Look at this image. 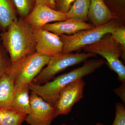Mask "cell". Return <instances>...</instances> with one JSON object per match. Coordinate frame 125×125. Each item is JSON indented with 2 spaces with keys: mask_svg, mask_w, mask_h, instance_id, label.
Here are the masks:
<instances>
[{
  "mask_svg": "<svg viewBox=\"0 0 125 125\" xmlns=\"http://www.w3.org/2000/svg\"><path fill=\"white\" fill-rule=\"evenodd\" d=\"M0 39L11 63L36 52L33 29L22 18L13 21L6 31L1 32Z\"/></svg>",
  "mask_w": 125,
  "mask_h": 125,
  "instance_id": "obj_1",
  "label": "cell"
},
{
  "mask_svg": "<svg viewBox=\"0 0 125 125\" xmlns=\"http://www.w3.org/2000/svg\"><path fill=\"white\" fill-rule=\"evenodd\" d=\"M106 64V61L103 59L86 61L81 67L57 76L52 81L41 85L30 83L29 84L30 89L47 102L52 104L63 88L78 79L94 73Z\"/></svg>",
  "mask_w": 125,
  "mask_h": 125,
  "instance_id": "obj_2",
  "label": "cell"
},
{
  "mask_svg": "<svg viewBox=\"0 0 125 125\" xmlns=\"http://www.w3.org/2000/svg\"><path fill=\"white\" fill-rule=\"evenodd\" d=\"M83 50L105 58L109 69L117 74L118 80L121 83L125 82V66L120 60L121 57L125 62V51L113 40L111 33L106 34L97 42L84 47Z\"/></svg>",
  "mask_w": 125,
  "mask_h": 125,
  "instance_id": "obj_3",
  "label": "cell"
},
{
  "mask_svg": "<svg viewBox=\"0 0 125 125\" xmlns=\"http://www.w3.org/2000/svg\"><path fill=\"white\" fill-rule=\"evenodd\" d=\"M120 24L118 21L113 19L100 27L83 30L72 35H60L59 37L63 43L62 54L83 50L84 47L97 42L106 34L111 33L114 29Z\"/></svg>",
  "mask_w": 125,
  "mask_h": 125,
  "instance_id": "obj_4",
  "label": "cell"
},
{
  "mask_svg": "<svg viewBox=\"0 0 125 125\" xmlns=\"http://www.w3.org/2000/svg\"><path fill=\"white\" fill-rule=\"evenodd\" d=\"M51 56L36 52L11 63L7 72L14 78L15 85L29 84L49 62Z\"/></svg>",
  "mask_w": 125,
  "mask_h": 125,
  "instance_id": "obj_5",
  "label": "cell"
},
{
  "mask_svg": "<svg viewBox=\"0 0 125 125\" xmlns=\"http://www.w3.org/2000/svg\"><path fill=\"white\" fill-rule=\"evenodd\" d=\"M96 56V54L94 53L85 52L75 54L70 52L51 56L46 67L42 70L32 83L38 85L43 84L67 67L84 62L88 58Z\"/></svg>",
  "mask_w": 125,
  "mask_h": 125,
  "instance_id": "obj_6",
  "label": "cell"
},
{
  "mask_svg": "<svg viewBox=\"0 0 125 125\" xmlns=\"http://www.w3.org/2000/svg\"><path fill=\"white\" fill-rule=\"evenodd\" d=\"M85 84L83 78H80L61 90L56 100L52 104L55 118L60 115L69 114L74 105L83 98Z\"/></svg>",
  "mask_w": 125,
  "mask_h": 125,
  "instance_id": "obj_7",
  "label": "cell"
},
{
  "mask_svg": "<svg viewBox=\"0 0 125 125\" xmlns=\"http://www.w3.org/2000/svg\"><path fill=\"white\" fill-rule=\"evenodd\" d=\"M30 111L25 121L29 125H50L55 118L51 104L47 102L37 94L31 92L29 95Z\"/></svg>",
  "mask_w": 125,
  "mask_h": 125,
  "instance_id": "obj_8",
  "label": "cell"
},
{
  "mask_svg": "<svg viewBox=\"0 0 125 125\" xmlns=\"http://www.w3.org/2000/svg\"><path fill=\"white\" fill-rule=\"evenodd\" d=\"M36 52L54 56L62 54L63 43L59 36L42 28L33 29Z\"/></svg>",
  "mask_w": 125,
  "mask_h": 125,
  "instance_id": "obj_9",
  "label": "cell"
},
{
  "mask_svg": "<svg viewBox=\"0 0 125 125\" xmlns=\"http://www.w3.org/2000/svg\"><path fill=\"white\" fill-rule=\"evenodd\" d=\"M67 20L68 18L64 13L37 3L32 11L24 19L25 22L33 29L42 28L51 22Z\"/></svg>",
  "mask_w": 125,
  "mask_h": 125,
  "instance_id": "obj_10",
  "label": "cell"
},
{
  "mask_svg": "<svg viewBox=\"0 0 125 125\" xmlns=\"http://www.w3.org/2000/svg\"><path fill=\"white\" fill-rule=\"evenodd\" d=\"M94 27L90 23L67 20L56 22L52 23L47 24L42 28L59 36L62 34L72 35L81 30L90 29Z\"/></svg>",
  "mask_w": 125,
  "mask_h": 125,
  "instance_id": "obj_11",
  "label": "cell"
},
{
  "mask_svg": "<svg viewBox=\"0 0 125 125\" xmlns=\"http://www.w3.org/2000/svg\"><path fill=\"white\" fill-rule=\"evenodd\" d=\"M90 1L88 19L89 23L94 27L102 26L114 19L104 0H90Z\"/></svg>",
  "mask_w": 125,
  "mask_h": 125,
  "instance_id": "obj_12",
  "label": "cell"
},
{
  "mask_svg": "<svg viewBox=\"0 0 125 125\" xmlns=\"http://www.w3.org/2000/svg\"><path fill=\"white\" fill-rule=\"evenodd\" d=\"M28 84L21 83L15 86L10 108L18 112L28 115L30 111Z\"/></svg>",
  "mask_w": 125,
  "mask_h": 125,
  "instance_id": "obj_13",
  "label": "cell"
},
{
  "mask_svg": "<svg viewBox=\"0 0 125 125\" xmlns=\"http://www.w3.org/2000/svg\"><path fill=\"white\" fill-rule=\"evenodd\" d=\"M15 86L13 77L7 72L0 77V108H10Z\"/></svg>",
  "mask_w": 125,
  "mask_h": 125,
  "instance_id": "obj_14",
  "label": "cell"
},
{
  "mask_svg": "<svg viewBox=\"0 0 125 125\" xmlns=\"http://www.w3.org/2000/svg\"><path fill=\"white\" fill-rule=\"evenodd\" d=\"M13 0H0V31H6L10 24L18 18Z\"/></svg>",
  "mask_w": 125,
  "mask_h": 125,
  "instance_id": "obj_15",
  "label": "cell"
},
{
  "mask_svg": "<svg viewBox=\"0 0 125 125\" xmlns=\"http://www.w3.org/2000/svg\"><path fill=\"white\" fill-rule=\"evenodd\" d=\"M90 3V0H76L65 13L68 20L87 23Z\"/></svg>",
  "mask_w": 125,
  "mask_h": 125,
  "instance_id": "obj_16",
  "label": "cell"
},
{
  "mask_svg": "<svg viewBox=\"0 0 125 125\" xmlns=\"http://www.w3.org/2000/svg\"><path fill=\"white\" fill-rule=\"evenodd\" d=\"M114 18L125 26V0H104Z\"/></svg>",
  "mask_w": 125,
  "mask_h": 125,
  "instance_id": "obj_17",
  "label": "cell"
},
{
  "mask_svg": "<svg viewBox=\"0 0 125 125\" xmlns=\"http://www.w3.org/2000/svg\"><path fill=\"white\" fill-rule=\"evenodd\" d=\"M27 115L10 108L5 109L0 125H21L25 121Z\"/></svg>",
  "mask_w": 125,
  "mask_h": 125,
  "instance_id": "obj_18",
  "label": "cell"
},
{
  "mask_svg": "<svg viewBox=\"0 0 125 125\" xmlns=\"http://www.w3.org/2000/svg\"><path fill=\"white\" fill-rule=\"evenodd\" d=\"M18 14L20 18L24 19L35 7L36 0H13Z\"/></svg>",
  "mask_w": 125,
  "mask_h": 125,
  "instance_id": "obj_19",
  "label": "cell"
},
{
  "mask_svg": "<svg viewBox=\"0 0 125 125\" xmlns=\"http://www.w3.org/2000/svg\"><path fill=\"white\" fill-rule=\"evenodd\" d=\"M11 63L9 54L2 46L0 39V77L7 71Z\"/></svg>",
  "mask_w": 125,
  "mask_h": 125,
  "instance_id": "obj_20",
  "label": "cell"
},
{
  "mask_svg": "<svg viewBox=\"0 0 125 125\" xmlns=\"http://www.w3.org/2000/svg\"><path fill=\"white\" fill-rule=\"evenodd\" d=\"M112 37L125 51V27L120 24L114 29L111 33Z\"/></svg>",
  "mask_w": 125,
  "mask_h": 125,
  "instance_id": "obj_21",
  "label": "cell"
},
{
  "mask_svg": "<svg viewBox=\"0 0 125 125\" xmlns=\"http://www.w3.org/2000/svg\"><path fill=\"white\" fill-rule=\"evenodd\" d=\"M115 116L112 125H125V105L120 103L115 104Z\"/></svg>",
  "mask_w": 125,
  "mask_h": 125,
  "instance_id": "obj_22",
  "label": "cell"
},
{
  "mask_svg": "<svg viewBox=\"0 0 125 125\" xmlns=\"http://www.w3.org/2000/svg\"><path fill=\"white\" fill-rule=\"evenodd\" d=\"M76 0H55L56 10L65 13Z\"/></svg>",
  "mask_w": 125,
  "mask_h": 125,
  "instance_id": "obj_23",
  "label": "cell"
},
{
  "mask_svg": "<svg viewBox=\"0 0 125 125\" xmlns=\"http://www.w3.org/2000/svg\"><path fill=\"white\" fill-rule=\"evenodd\" d=\"M114 92L121 99L123 104H125V82L122 83L120 86L114 90Z\"/></svg>",
  "mask_w": 125,
  "mask_h": 125,
  "instance_id": "obj_24",
  "label": "cell"
},
{
  "mask_svg": "<svg viewBox=\"0 0 125 125\" xmlns=\"http://www.w3.org/2000/svg\"><path fill=\"white\" fill-rule=\"evenodd\" d=\"M36 1L37 4L45 6L53 10H56L55 0H36Z\"/></svg>",
  "mask_w": 125,
  "mask_h": 125,
  "instance_id": "obj_25",
  "label": "cell"
},
{
  "mask_svg": "<svg viewBox=\"0 0 125 125\" xmlns=\"http://www.w3.org/2000/svg\"><path fill=\"white\" fill-rule=\"evenodd\" d=\"M4 109V108H0V124L1 122V120L3 116V114H4V112L5 109Z\"/></svg>",
  "mask_w": 125,
  "mask_h": 125,
  "instance_id": "obj_26",
  "label": "cell"
},
{
  "mask_svg": "<svg viewBox=\"0 0 125 125\" xmlns=\"http://www.w3.org/2000/svg\"><path fill=\"white\" fill-rule=\"evenodd\" d=\"M66 125V124H65V123H62V125ZM94 125H104L103 124H102V123H96V124H95Z\"/></svg>",
  "mask_w": 125,
  "mask_h": 125,
  "instance_id": "obj_27",
  "label": "cell"
}]
</instances>
